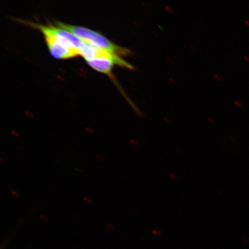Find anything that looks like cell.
Instances as JSON below:
<instances>
[{
    "label": "cell",
    "instance_id": "6da1fadb",
    "mask_svg": "<svg viewBox=\"0 0 249 249\" xmlns=\"http://www.w3.org/2000/svg\"><path fill=\"white\" fill-rule=\"evenodd\" d=\"M18 21L38 30L43 34L50 53L55 59L67 60L80 55L77 50L71 48L66 38L55 32L52 24L43 25L23 20H18Z\"/></svg>",
    "mask_w": 249,
    "mask_h": 249
},
{
    "label": "cell",
    "instance_id": "7a4b0ae2",
    "mask_svg": "<svg viewBox=\"0 0 249 249\" xmlns=\"http://www.w3.org/2000/svg\"><path fill=\"white\" fill-rule=\"evenodd\" d=\"M54 25L61 29L70 31L84 41L89 43L96 48L104 50L111 53L120 56L121 57L129 55L131 53V52L129 49L115 44L101 34L89 29V28L65 24L61 21H56Z\"/></svg>",
    "mask_w": 249,
    "mask_h": 249
},
{
    "label": "cell",
    "instance_id": "3957f363",
    "mask_svg": "<svg viewBox=\"0 0 249 249\" xmlns=\"http://www.w3.org/2000/svg\"><path fill=\"white\" fill-rule=\"evenodd\" d=\"M86 61L93 70L107 74L113 80H116L113 75V68L115 65H117L114 61L107 58H92Z\"/></svg>",
    "mask_w": 249,
    "mask_h": 249
},
{
    "label": "cell",
    "instance_id": "277c9868",
    "mask_svg": "<svg viewBox=\"0 0 249 249\" xmlns=\"http://www.w3.org/2000/svg\"><path fill=\"white\" fill-rule=\"evenodd\" d=\"M152 232H153L155 235H160V234H161V232L160 231H159V230H152Z\"/></svg>",
    "mask_w": 249,
    "mask_h": 249
},
{
    "label": "cell",
    "instance_id": "5b68a950",
    "mask_svg": "<svg viewBox=\"0 0 249 249\" xmlns=\"http://www.w3.org/2000/svg\"><path fill=\"white\" fill-rule=\"evenodd\" d=\"M41 217L43 218V219L48 220V218L46 217L45 216H41Z\"/></svg>",
    "mask_w": 249,
    "mask_h": 249
}]
</instances>
